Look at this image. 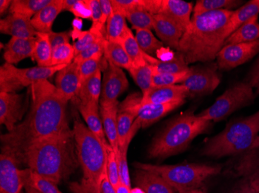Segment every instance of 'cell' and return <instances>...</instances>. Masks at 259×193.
I'll return each instance as SVG.
<instances>
[{
  "instance_id": "6da1fadb",
  "label": "cell",
  "mask_w": 259,
  "mask_h": 193,
  "mask_svg": "<svg viewBox=\"0 0 259 193\" xmlns=\"http://www.w3.org/2000/svg\"><path fill=\"white\" fill-rule=\"evenodd\" d=\"M31 109L25 120L1 137L3 148L18 155L30 144L69 128L68 101L48 80L30 86Z\"/></svg>"
},
{
  "instance_id": "7a4b0ae2",
  "label": "cell",
  "mask_w": 259,
  "mask_h": 193,
  "mask_svg": "<svg viewBox=\"0 0 259 193\" xmlns=\"http://www.w3.org/2000/svg\"><path fill=\"white\" fill-rule=\"evenodd\" d=\"M20 163L38 175L59 185L68 179L78 167L73 131L68 128L59 134L30 144L16 155Z\"/></svg>"
},
{
  "instance_id": "3957f363",
  "label": "cell",
  "mask_w": 259,
  "mask_h": 193,
  "mask_svg": "<svg viewBox=\"0 0 259 193\" xmlns=\"http://www.w3.org/2000/svg\"><path fill=\"white\" fill-rule=\"evenodd\" d=\"M233 13L231 10H218L193 16L177 50L187 65L208 63L216 59L225 46L227 26Z\"/></svg>"
},
{
  "instance_id": "277c9868",
  "label": "cell",
  "mask_w": 259,
  "mask_h": 193,
  "mask_svg": "<svg viewBox=\"0 0 259 193\" xmlns=\"http://www.w3.org/2000/svg\"><path fill=\"white\" fill-rule=\"evenodd\" d=\"M211 125V121L194 114V111H186L171 120L157 136L149 149L151 159H166L186 150L191 142L203 134Z\"/></svg>"
},
{
  "instance_id": "5b68a950",
  "label": "cell",
  "mask_w": 259,
  "mask_h": 193,
  "mask_svg": "<svg viewBox=\"0 0 259 193\" xmlns=\"http://www.w3.org/2000/svg\"><path fill=\"white\" fill-rule=\"evenodd\" d=\"M259 111L248 117L232 120L225 130L209 139L202 149L205 156L219 159L236 156L252 147L258 139Z\"/></svg>"
},
{
  "instance_id": "8992f818",
  "label": "cell",
  "mask_w": 259,
  "mask_h": 193,
  "mask_svg": "<svg viewBox=\"0 0 259 193\" xmlns=\"http://www.w3.org/2000/svg\"><path fill=\"white\" fill-rule=\"evenodd\" d=\"M134 166L136 169L158 174L176 191L202 188L206 180L221 171L220 165L196 163L162 165L135 162Z\"/></svg>"
},
{
  "instance_id": "52a82bcc",
  "label": "cell",
  "mask_w": 259,
  "mask_h": 193,
  "mask_svg": "<svg viewBox=\"0 0 259 193\" xmlns=\"http://www.w3.org/2000/svg\"><path fill=\"white\" fill-rule=\"evenodd\" d=\"M72 131L77 157L83 172V178L90 180L99 186L100 178L107 171L106 147L79 119H75Z\"/></svg>"
},
{
  "instance_id": "ba28073f",
  "label": "cell",
  "mask_w": 259,
  "mask_h": 193,
  "mask_svg": "<svg viewBox=\"0 0 259 193\" xmlns=\"http://www.w3.org/2000/svg\"><path fill=\"white\" fill-rule=\"evenodd\" d=\"M254 90L247 81L234 84L217 98L210 107L198 114L199 117L209 121H221L242 107L254 103Z\"/></svg>"
},
{
  "instance_id": "9c48e42d",
  "label": "cell",
  "mask_w": 259,
  "mask_h": 193,
  "mask_svg": "<svg viewBox=\"0 0 259 193\" xmlns=\"http://www.w3.org/2000/svg\"><path fill=\"white\" fill-rule=\"evenodd\" d=\"M186 101H177L167 104H140L135 96L128 97L124 102L119 106V111H128L136 114L141 127H149L168 113L183 105Z\"/></svg>"
},
{
  "instance_id": "30bf717a",
  "label": "cell",
  "mask_w": 259,
  "mask_h": 193,
  "mask_svg": "<svg viewBox=\"0 0 259 193\" xmlns=\"http://www.w3.org/2000/svg\"><path fill=\"white\" fill-rule=\"evenodd\" d=\"M218 70V63L193 67L187 79L182 84L189 90L190 96L212 94L221 83Z\"/></svg>"
},
{
  "instance_id": "8fae6325",
  "label": "cell",
  "mask_w": 259,
  "mask_h": 193,
  "mask_svg": "<svg viewBox=\"0 0 259 193\" xmlns=\"http://www.w3.org/2000/svg\"><path fill=\"white\" fill-rule=\"evenodd\" d=\"M236 157L231 174L259 191V137L252 147Z\"/></svg>"
},
{
  "instance_id": "7c38bea8",
  "label": "cell",
  "mask_w": 259,
  "mask_h": 193,
  "mask_svg": "<svg viewBox=\"0 0 259 193\" xmlns=\"http://www.w3.org/2000/svg\"><path fill=\"white\" fill-rule=\"evenodd\" d=\"M20 161L11 151L2 148L0 157V193H21L24 188Z\"/></svg>"
},
{
  "instance_id": "4fadbf2b",
  "label": "cell",
  "mask_w": 259,
  "mask_h": 193,
  "mask_svg": "<svg viewBox=\"0 0 259 193\" xmlns=\"http://www.w3.org/2000/svg\"><path fill=\"white\" fill-rule=\"evenodd\" d=\"M259 53V40L251 43L228 44L224 46L217 56L220 70L231 71Z\"/></svg>"
},
{
  "instance_id": "5bb4252c",
  "label": "cell",
  "mask_w": 259,
  "mask_h": 193,
  "mask_svg": "<svg viewBox=\"0 0 259 193\" xmlns=\"http://www.w3.org/2000/svg\"><path fill=\"white\" fill-rule=\"evenodd\" d=\"M102 84L100 104H109L116 102L119 97L126 91L129 82L122 68L108 62Z\"/></svg>"
},
{
  "instance_id": "9a60e30c",
  "label": "cell",
  "mask_w": 259,
  "mask_h": 193,
  "mask_svg": "<svg viewBox=\"0 0 259 193\" xmlns=\"http://www.w3.org/2000/svg\"><path fill=\"white\" fill-rule=\"evenodd\" d=\"M23 114V98L16 93L0 92V123L14 130Z\"/></svg>"
},
{
  "instance_id": "2e32d148",
  "label": "cell",
  "mask_w": 259,
  "mask_h": 193,
  "mask_svg": "<svg viewBox=\"0 0 259 193\" xmlns=\"http://www.w3.org/2000/svg\"><path fill=\"white\" fill-rule=\"evenodd\" d=\"M190 91L183 84L171 86L152 87L146 94L138 98L140 104H167L177 101H186Z\"/></svg>"
},
{
  "instance_id": "e0dca14e",
  "label": "cell",
  "mask_w": 259,
  "mask_h": 193,
  "mask_svg": "<svg viewBox=\"0 0 259 193\" xmlns=\"http://www.w3.org/2000/svg\"><path fill=\"white\" fill-rule=\"evenodd\" d=\"M154 30L163 43L178 50L185 30L175 20L163 14L154 15Z\"/></svg>"
},
{
  "instance_id": "ac0fdd59",
  "label": "cell",
  "mask_w": 259,
  "mask_h": 193,
  "mask_svg": "<svg viewBox=\"0 0 259 193\" xmlns=\"http://www.w3.org/2000/svg\"><path fill=\"white\" fill-rule=\"evenodd\" d=\"M55 87L68 101L73 99L80 87L79 65L73 61L58 71Z\"/></svg>"
},
{
  "instance_id": "d6986e66",
  "label": "cell",
  "mask_w": 259,
  "mask_h": 193,
  "mask_svg": "<svg viewBox=\"0 0 259 193\" xmlns=\"http://www.w3.org/2000/svg\"><path fill=\"white\" fill-rule=\"evenodd\" d=\"M0 31L17 38H33L37 35V32L32 25L31 19L18 14H10L1 20Z\"/></svg>"
},
{
  "instance_id": "ffe728a7",
  "label": "cell",
  "mask_w": 259,
  "mask_h": 193,
  "mask_svg": "<svg viewBox=\"0 0 259 193\" xmlns=\"http://www.w3.org/2000/svg\"><path fill=\"white\" fill-rule=\"evenodd\" d=\"M37 37L33 38L11 37L5 46L4 59L6 63L14 65L27 57L32 58Z\"/></svg>"
},
{
  "instance_id": "44dd1931",
  "label": "cell",
  "mask_w": 259,
  "mask_h": 193,
  "mask_svg": "<svg viewBox=\"0 0 259 193\" xmlns=\"http://www.w3.org/2000/svg\"><path fill=\"white\" fill-rule=\"evenodd\" d=\"M118 101L113 104H101L100 114L103 121L105 134L112 149L118 157L119 142L117 133V114L119 111Z\"/></svg>"
},
{
  "instance_id": "7402d4cb",
  "label": "cell",
  "mask_w": 259,
  "mask_h": 193,
  "mask_svg": "<svg viewBox=\"0 0 259 193\" xmlns=\"http://www.w3.org/2000/svg\"><path fill=\"white\" fill-rule=\"evenodd\" d=\"M193 8L194 7L192 3L185 2L182 0H162L159 14L172 19L186 31L191 23V14Z\"/></svg>"
},
{
  "instance_id": "603a6c76",
  "label": "cell",
  "mask_w": 259,
  "mask_h": 193,
  "mask_svg": "<svg viewBox=\"0 0 259 193\" xmlns=\"http://www.w3.org/2000/svg\"><path fill=\"white\" fill-rule=\"evenodd\" d=\"M67 65H59L52 67H33V68L20 69L12 65V70L14 75L18 78L23 87L31 86L36 83L46 80L53 76L58 71L65 68Z\"/></svg>"
},
{
  "instance_id": "cb8c5ba5",
  "label": "cell",
  "mask_w": 259,
  "mask_h": 193,
  "mask_svg": "<svg viewBox=\"0 0 259 193\" xmlns=\"http://www.w3.org/2000/svg\"><path fill=\"white\" fill-rule=\"evenodd\" d=\"M135 184L145 193H175L172 187L162 177L149 171L137 169Z\"/></svg>"
},
{
  "instance_id": "d4e9b609",
  "label": "cell",
  "mask_w": 259,
  "mask_h": 193,
  "mask_svg": "<svg viewBox=\"0 0 259 193\" xmlns=\"http://www.w3.org/2000/svg\"><path fill=\"white\" fill-rule=\"evenodd\" d=\"M75 103L78 111L81 113V116L83 117L87 123V127L100 139V142L106 147L109 144L107 143L106 139L102 117H100V112H99V108H100L99 103L90 102L82 104L77 101H75Z\"/></svg>"
},
{
  "instance_id": "484cf974",
  "label": "cell",
  "mask_w": 259,
  "mask_h": 193,
  "mask_svg": "<svg viewBox=\"0 0 259 193\" xmlns=\"http://www.w3.org/2000/svg\"><path fill=\"white\" fill-rule=\"evenodd\" d=\"M64 10L63 0H52L50 4L37 13L31 19L33 27L37 33H50L58 14Z\"/></svg>"
},
{
  "instance_id": "4316f807",
  "label": "cell",
  "mask_w": 259,
  "mask_h": 193,
  "mask_svg": "<svg viewBox=\"0 0 259 193\" xmlns=\"http://www.w3.org/2000/svg\"><path fill=\"white\" fill-rule=\"evenodd\" d=\"M101 78V71H98L93 76L81 83L74 98H75V101L82 104L99 103L102 92Z\"/></svg>"
},
{
  "instance_id": "83f0119b",
  "label": "cell",
  "mask_w": 259,
  "mask_h": 193,
  "mask_svg": "<svg viewBox=\"0 0 259 193\" xmlns=\"http://www.w3.org/2000/svg\"><path fill=\"white\" fill-rule=\"evenodd\" d=\"M257 15H259V0H251L234 10L227 26V39L244 23Z\"/></svg>"
},
{
  "instance_id": "f1b7e54d",
  "label": "cell",
  "mask_w": 259,
  "mask_h": 193,
  "mask_svg": "<svg viewBox=\"0 0 259 193\" xmlns=\"http://www.w3.org/2000/svg\"><path fill=\"white\" fill-rule=\"evenodd\" d=\"M259 40V16H254L228 37L225 45L251 43Z\"/></svg>"
},
{
  "instance_id": "f546056e",
  "label": "cell",
  "mask_w": 259,
  "mask_h": 193,
  "mask_svg": "<svg viewBox=\"0 0 259 193\" xmlns=\"http://www.w3.org/2000/svg\"><path fill=\"white\" fill-rule=\"evenodd\" d=\"M141 127V122L137 118L132 127V129L130 131L124 144L123 146L119 147L118 162L119 168H120V182L128 187L130 189H132V180H131V177H130L129 168H128L127 164L128 149H129L130 144L132 142V139L135 137L137 132Z\"/></svg>"
},
{
  "instance_id": "4dcf8cb0",
  "label": "cell",
  "mask_w": 259,
  "mask_h": 193,
  "mask_svg": "<svg viewBox=\"0 0 259 193\" xmlns=\"http://www.w3.org/2000/svg\"><path fill=\"white\" fill-rule=\"evenodd\" d=\"M22 175L24 187H30L38 193H62L55 182L33 172L30 168L22 169Z\"/></svg>"
},
{
  "instance_id": "1f68e13d",
  "label": "cell",
  "mask_w": 259,
  "mask_h": 193,
  "mask_svg": "<svg viewBox=\"0 0 259 193\" xmlns=\"http://www.w3.org/2000/svg\"><path fill=\"white\" fill-rule=\"evenodd\" d=\"M119 43L123 46L130 59H132L133 66H141L148 63L146 61L147 54L141 50L136 38L129 27L125 29Z\"/></svg>"
},
{
  "instance_id": "d6a6232c",
  "label": "cell",
  "mask_w": 259,
  "mask_h": 193,
  "mask_svg": "<svg viewBox=\"0 0 259 193\" xmlns=\"http://www.w3.org/2000/svg\"><path fill=\"white\" fill-rule=\"evenodd\" d=\"M126 14L120 9L113 7V13L109 17L106 27V38L108 41H120V37L127 27Z\"/></svg>"
},
{
  "instance_id": "836d02e7",
  "label": "cell",
  "mask_w": 259,
  "mask_h": 193,
  "mask_svg": "<svg viewBox=\"0 0 259 193\" xmlns=\"http://www.w3.org/2000/svg\"><path fill=\"white\" fill-rule=\"evenodd\" d=\"M104 56L107 61L118 68L129 71L133 66L132 59H130L123 46L118 42L108 41L107 40L105 43Z\"/></svg>"
},
{
  "instance_id": "e575fe53",
  "label": "cell",
  "mask_w": 259,
  "mask_h": 193,
  "mask_svg": "<svg viewBox=\"0 0 259 193\" xmlns=\"http://www.w3.org/2000/svg\"><path fill=\"white\" fill-rule=\"evenodd\" d=\"M153 75L161 74H177L190 71V68L185 61L183 54L177 52L171 59L168 60H158L151 63Z\"/></svg>"
},
{
  "instance_id": "d590c367",
  "label": "cell",
  "mask_w": 259,
  "mask_h": 193,
  "mask_svg": "<svg viewBox=\"0 0 259 193\" xmlns=\"http://www.w3.org/2000/svg\"><path fill=\"white\" fill-rule=\"evenodd\" d=\"M242 1L238 0H198L193 8V16H199L218 10H238L242 5Z\"/></svg>"
},
{
  "instance_id": "8d00e7d4",
  "label": "cell",
  "mask_w": 259,
  "mask_h": 193,
  "mask_svg": "<svg viewBox=\"0 0 259 193\" xmlns=\"http://www.w3.org/2000/svg\"><path fill=\"white\" fill-rule=\"evenodd\" d=\"M51 2L52 0H13L10 13L32 19Z\"/></svg>"
},
{
  "instance_id": "74e56055",
  "label": "cell",
  "mask_w": 259,
  "mask_h": 193,
  "mask_svg": "<svg viewBox=\"0 0 259 193\" xmlns=\"http://www.w3.org/2000/svg\"><path fill=\"white\" fill-rule=\"evenodd\" d=\"M52 48L48 33H37L32 59L37 62L39 67H52Z\"/></svg>"
},
{
  "instance_id": "f35d334b",
  "label": "cell",
  "mask_w": 259,
  "mask_h": 193,
  "mask_svg": "<svg viewBox=\"0 0 259 193\" xmlns=\"http://www.w3.org/2000/svg\"><path fill=\"white\" fill-rule=\"evenodd\" d=\"M137 42L139 45L141 50L150 56H154L157 54V52L163 47L162 42L158 40L154 36L151 30L146 29H138L135 30Z\"/></svg>"
},
{
  "instance_id": "ab89813d",
  "label": "cell",
  "mask_w": 259,
  "mask_h": 193,
  "mask_svg": "<svg viewBox=\"0 0 259 193\" xmlns=\"http://www.w3.org/2000/svg\"><path fill=\"white\" fill-rule=\"evenodd\" d=\"M109 63L104 53H98L79 65L80 85L98 71H107Z\"/></svg>"
},
{
  "instance_id": "60d3db41",
  "label": "cell",
  "mask_w": 259,
  "mask_h": 193,
  "mask_svg": "<svg viewBox=\"0 0 259 193\" xmlns=\"http://www.w3.org/2000/svg\"><path fill=\"white\" fill-rule=\"evenodd\" d=\"M128 71L141 90L142 95L146 94L152 88L153 73L149 63H146L141 66H132Z\"/></svg>"
},
{
  "instance_id": "b9f144b4",
  "label": "cell",
  "mask_w": 259,
  "mask_h": 193,
  "mask_svg": "<svg viewBox=\"0 0 259 193\" xmlns=\"http://www.w3.org/2000/svg\"><path fill=\"white\" fill-rule=\"evenodd\" d=\"M24 88L12 70V65L4 63L0 68V92L15 93Z\"/></svg>"
},
{
  "instance_id": "7bdbcfd3",
  "label": "cell",
  "mask_w": 259,
  "mask_h": 193,
  "mask_svg": "<svg viewBox=\"0 0 259 193\" xmlns=\"http://www.w3.org/2000/svg\"><path fill=\"white\" fill-rule=\"evenodd\" d=\"M136 114L128 111H118L117 114V133H118L119 147L123 146L126 137L132 129L135 120Z\"/></svg>"
},
{
  "instance_id": "ee69618b",
  "label": "cell",
  "mask_w": 259,
  "mask_h": 193,
  "mask_svg": "<svg viewBox=\"0 0 259 193\" xmlns=\"http://www.w3.org/2000/svg\"><path fill=\"white\" fill-rule=\"evenodd\" d=\"M75 58L73 46L69 43L61 45L52 50V66L70 65L74 61Z\"/></svg>"
},
{
  "instance_id": "f6af8a7d",
  "label": "cell",
  "mask_w": 259,
  "mask_h": 193,
  "mask_svg": "<svg viewBox=\"0 0 259 193\" xmlns=\"http://www.w3.org/2000/svg\"><path fill=\"white\" fill-rule=\"evenodd\" d=\"M107 150V172L109 179L112 185L116 188L120 183V168H119L118 157L113 151L110 144L106 146Z\"/></svg>"
},
{
  "instance_id": "bcb514c9",
  "label": "cell",
  "mask_w": 259,
  "mask_h": 193,
  "mask_svg": "<svg viewBox=\"0 0 259 193\" xmlns=\"http://www.w3.org/2000/svg\"><path fill=\"white\" fill-rule=\"evenodd\" d=\"M190 74V71L177 74H161L153 75L152 87L171 86L183 84Z\"/></svg>"
},
{
  "instance_id": "7dc6e473",
  "label": "cell",
  "mask_w": 259,
  "mask_h": 193,
  "mask_svg": "<svg viewBox=\"0 0 259 193\" xmlns=\"http://www.w3.org/2000/svg\"><path fill=\"white\" fill-rule=\"evenodd\" d=\"M104 37L103 32L97 29L92 28L88 31L85 32L81 37L74 43L73 46L75 49V56L79 54L81 52L87 50L92 44L97 42L100 39Z\"/></svg>"
},
{
  "instance_id": "c3c4849f",
  "label": "cell",
  "mask_w": 259,
  "mask_h": 193,
  "mask_svg": "<svg viewBox=\"0 0 259 193\" xmlns=\"http://www.w3.org/2000/svg\"><path fill=\"white\" fill-rule=\"evenodd\" d=\"M64 10L71 12L75 17L92 20L88 0H63Z\"/></svg>"
},
{
  "instance_id": "681fc988",
  "label": "cell",
  "mask_w": 259,
  "mask_h": 193,
  "mask_svg": "<svg viewBox=\"0 0 259 193\" xmlns=\"http://www.w3.org/2000/svg\"><path fill=\"white\" fill-rule=\"evenodd\" d=\"M107 41L106 37L100 39L97 42L92 44L90 47L87 48V50L80 53L79 54L75 56L74 62L78 63V65L87 59H90L95 55L100 53H104L105 43Z\"/></svg>"
},
{
  "instance_id": "f907efd6",
  "label": "cell",
  "mask_w": 259,
  "mask_h": 193,
  "mask_svg": "<svg viewBox=\"0 0 259 193\" xmlns=\"http://www.w3.org/2000/svg\"><path fill=\"white\" fill-rule=\"evenodd\" d=\"M88 4L92 13V21H93L92 28L97 29L103 33L105 27L102 23L103 14H102L100 0H88Z\"/></svg>"
},
{
  "instance_id": "816d5d0a",
  "label": "cell",
  "mask_w": 259,
  "mask_h": 193,
  "mask_svg": "<svg viewBox=\"0 0 259 193\" xmlns=\"http://www.w3.org/2000/svg\"><path fill=\"white\" fill-rule=\"evenodd\" d=\"M69 188L73 193H101L98 185L83 178L80 182H71Z\"/></svg>"
},
{
  "instance_id": "f5cc1de1",
  "label": "cell",
  "mask_w": 259,
  "mask_h": 193,
  "mask_svg": "<svg viewBox=\"0 0 259 193\" xmlns=\"http://www.w3.org/2000/svg\"><path fill=\"white\" fill-rule=\"evenodd\" d=\"M244 81L252 87L255 95H259V56Z\"/></svg>"
},
{
  "instance_id": "db71d44e",
  "label": "cell",
  "mask_w": 259,
  "mask_h": 193,
  "mask_svg": "<svg viewBox=\"0 0 259 193\" xmlns=\"http://www.w3.org/2000/svg\"><path fill=\"white\" fill-rule=\"evenodd\" d=\"M49 36L52 50L55 49V48L58 47V46H61V45L69 43V32L55 33V32L52 31L49 33Z\"/></svg>"
},
{
  "instance_id": "11a10c76",
  "label": "cell",
  "mask_w": 259,
  "mask_h": 193,
  "mask_svg": "<svg viewBox=\"0 0 259 193\" xmlns=\"http://www.w3.org/2000/svg\"><path fill=\"white\" fill-rule=\"evenodd\" d=\"M99 188L101 193H116V188L112 185L109 179L107 172H104L99 182Z\"/></svg>"
},
{
  "instance_id": "9f6ffc18",
  "label": "cell",
  "mask_w": 259,
  "mask_h": 193,
  "mask_svg": "<svg viewBox=\"0 0 259 193\" xmlns=\"http://www.w3.org/2000/svg\"><path fill=\"white\" fill-rule=\"evenodd\" d=\"M100 6H101L102 14H103L102 23L105 27L109 17L113 13V6H112L111 0H100Z\"/></svg>"
},
{
  "instance_id": "6f0895ef",
  "label": "cell",
  "mask_w": 259,
  "mask_h": 193,
  "mask_svg": "<svg viewBox=\"0 0 259 193\" xmlns=\"http://www.w3.org/2000/svg\"><path fill=\"white\" fill-rule=\"evenodd\" d=\"M233 193H259V191H257V190L254 189L245 182L241 181V183L234 189Z\"/></svg>"
},
{
  "instance_id": "680465c9",
  "label": "cell",
  "mask_w": 259,
  "mask_h": 193,
  "mask_svg": "<svg viewBox=\"0 0 259 193\" xmlns=\"http://www.w3.org/2000/svg\"><path fill=\"white\" fill-rule=\"evenodd\" d=\"M12 0H1L0 1V14L1 16L4 15V13L11 7Z\"/></svg>"
},
{
  "instance_id": "91938a15",
  "label": "cell",
  "mask_w": 259,
  "mask_h": 193,
  "mask_svg": "<svg viewBox=\"0 0 259 193\" xmlns=\"http://www.w3.org/2000/svg\"><path fill=\"white\" fill-rule=\"evenodd\" d=\"M116 193H130V191H131V189L128 187L123 185L121 182L119 184L118 186L116 187Z\"/></svg>"
},
{
  "instance_id": "94428289",
  "label": "cell",
  "mask_w": 259,
  "mask_h": 193,
  "mask_svg": "<svg viewBox=\"0 0 259 193\" xmlns=\"http://www.w3.org/2000/svg\"><path fill=\"white\" fill-rule=\"evenodd\" d=\"M179 193H204L203 188H196V189H190V190H181L179 191Z\"/></svg>"
},
{
  "instance_id": "6125c7cd",
  "label": "cell",
  "mask_w": 259,
  "mask_h": 193,
  "mask_svg": "<svg viewBox=\"0 0 259 193\" xmlns=\"http://www.w3.org/2000/svg\"><path fill=\"white\" fill-rule=\"evenodd\" d=\"M130 193H145V191H143V190L141 189V188H138V187H137V188H134V189H131V191H130Z\"/></svg>"
},
{
  "instance_id": "be15d7a7",
  "label": "cell",
  "mask_w": 259,
  "mask_h": 193,
  "mask_svg": "<svg viewBox=\"0 0 259 193\" xmlns=\"http://www.w3.org/2000/svg\"><path fill=\"white\" fill-rule=\"evenodd\" d=\"M25 188L26 192L27 193H38L37 191H35L33 188H30V187H24Z\"/></svg>"
}]
</instances>
